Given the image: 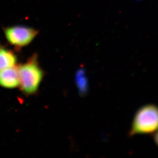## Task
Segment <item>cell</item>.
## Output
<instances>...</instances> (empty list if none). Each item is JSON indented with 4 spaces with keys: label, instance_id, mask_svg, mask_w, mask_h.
<instances>
[{
    "label": "cell",
    "instance_id": "cell-1",
    "mask_svg": "<svg viewBox=\"0 0 158 158\" xmlns=\"http://www.w3.org/2000/svg\"><path fill=\"white\" fill-rule=\"evenodd\" d=\"M19 86L27 94L35 93L38 90L44 77V72L40 66L37 56H32L24 64L18 67Z\"/></svg>",
    "mask_w": 158,
    "mask_h": 158
},
{
    "label": "cell",
    "instance_id": "cell-2",
    "mask_svg": "<svg viewBox=\"0 0 158 158\" xmlns=\"http://www.w3.org/2000/svg\"><path fill=\"white\" fill-rule=\"evenodd\" d=\"M158 130V107L154 105L141 107L134 117L130 135L153 134Z\"/></svg>",
    "mask_w": 158,
    "mask_h": 158
},
{
    "label": "cell",
    "instance_id": "cell-3",
    "mask_svg": "<svg viewBox=\"0 0 158 158\" xmlns=\"http://www.w3.org/2000/svg\"><path fill=\"white\" fill-rule=\"evenodd\" d=\"M4 34L8 42L17 48L28 45L37 36L36 29L23 26H15L4 29Z\"/></svg>",
    "mask_w": 158,
    "mask_h": 158
},
{
    "label": "cell",
    "instance_id": "cell-4",
    "mask_svg": "<svg viewBox=\"0 0 158 158\" xmlns=\"http://www.w3.org/2000/svg\"><path fill=\"white\" fill-rule=\"evenodd\" d=\"M0 86L10 89L19 86L18 67L15 66L0 70Z\"/></svg>",
    "mask_w": 158,
    "mask_h": 158
},
{
    "label": "cell",
    "instance_id": "cell-5",
    "mask_svg": "<svg viewBox=\"0 0 158 158\" xmlns=\"http://www.w3.org/2000/svg\"><path fill=\"white\" fill-rule=\"evenodd\" d=\"M17 58L14 52L5 48H0V70L14 67Z\"/></svg>",
    "mask_w": 158,
    "mask_h": 158
},
{
    "label": "cell",
    "instance_id": "cell-6",
    "mask_svg": "<svg viewBox=\"0 0 158 158\" xmlns=\"http://www.w3.org/2000/svg\"><path fill=\"white\" fill-rule=\"evenodd\" d=\"M77 81H78L77 84L78 85L79 88L81 91L82 93H84L83 91L85 90L86 86V83L87 81H85V78H84V75L82 74V71L78 72L77 75Z\"/></svg>",
    "mask_w": 158,
    "mask_h": 158
},
{
    "label": "cell",
    "instance_id": "cell-7",
    "mask_svg": "<svg viewBox=\"0 0 158 158\" xmlns=\"http://www.w3.org/2000/svg\"><path fill=\"white\" fill-rule=\"evenodd\" d=\"M154 140L155 142L158 146V131H156L154 135Z\"/></svg>",
    "mask_w": 158,
    "mask_h": 158
}]
</instances>
